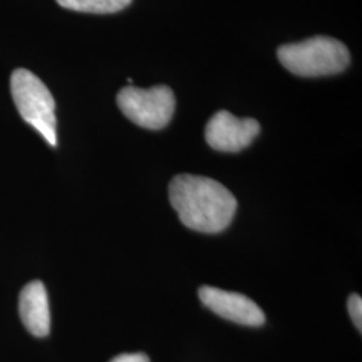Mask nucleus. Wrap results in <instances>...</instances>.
<instances>
[{"instance_id":"1","label":"nucleus","mask_w":362,"mask_h":362,"mask_svg":"<svg viewBox=\"0 0 362 362\" xmlns=\"http://www.w3.org/2000/svg\"><path fill=\"white\" fill-rule=\"evenodd\" d=\"M169 200L181 223L197 233L226 230L236 212V199L219 181L182 173L169 184Z\"/></svg>"},{"instance_id":"2","label":"nucleus","mask_w":362,"mask_h":362,"mask_svg":"<svg viewBox=\"0 0 362 362\" xmlns=\"http://www.w3.org/2000/svg\"><path fill=\"white\" fill-rule=\"evenodd\" d=\"M278 59L299 77H322L344 71L350 62L348 47L334 38L314 37L278 49Z\"/></svg>"},{"instance_id":"3","label":"nucleus","mask_w":362,"mask_h":362,"mask_svg":"<svg viewBox=\"0 0 362 362\" xmlns=\"http://www.w3.org/2000/svg\"><path fill=\"white\" fill-rule=\"evenodd\" d=\"M10 83L21 117L52 146H57L55 101L47 86L26 69L13 70Z\"/></svg>"},{"instance_id":"4","label":"nucleus","mask_w":362,"mask_h":362,"mask_svg":"<svg viewBox=\"0 0 362 362\" xmlns=\"http://www.w3.org/2000/svg\"><path fill=\"white\" fill-rule=\"evenodd\" d=\"M117 105L125 117L145 129L158 130L170 122L176 100L173 91L165 85L151 89L127 86L118 93Z\"/></svg>"},{"instance_id":"5","label":"nucleus","mask_w":362,"mask_h":362,"mask_svg":"<svg viewBox=\"0 0 362 362\" xmlns=\"http://www.w3.org/2000/svg\"><path fill=\"white\" fill-rule=\"evenodd\" d=\"M260 125L254 118H238L227 110L211 117L206 127L208 145L219 152H239L254 141Z\"/></svg>"},{"instance_id":"6","label":"nucleus","mask_w":362,"mask_h":362,"mask_svg":"<svg viewBox=\"0 0 362 362\" xmlns=\"http://www.w3.org/2000/svg\"><path fill=\"white\" fill-rule=\"evenodd\" d=\"M199 297L209 310L235 324L245 326L264 324L266 318L262 309L243 294L204 286L199 290Z\"/></svg>"},{"instance_id":"7","label":"nucleus","mask_w":362,"mask_h":362,"mask_svg":"<svg viewBox=\"0 0 362 362\" xmlns=\"http://www.w3.org/2000/svg\"><path fill=\"white\" fill-rule=\"evenodd\" d=\"M19 315L33 336L46 337L50 333L49 298L46 287L40 281L30 282L21 291Z\"/></svg>"},{"instance_id":"8","label":"nucleus","mask_w":362,"mask_h":362,"mask_svg":"<svg viewBox=\"0 0 362 362\" xmlns=\"http://www.w3.org/2000/svg\"><path fill=\"white\" fill-rule=\"evenodd\" d=\"M57 3L77 13H113L128 7L132 0H57Z\"/></svg>"},{"instance_id":"9","label":"nucleus","mask_w":362,"mask_h":362,"mask_svg":"<svg viewBox=\"0 0 362 362\" xmlns=\"http://www.w3.org/2000/svg\"><path fill=\"white\" fill-rule=\"evenodd\" d=\"M350 317L356 327L361 332L362 330V299L358 294H351L348 300Z\"/></svg>"},{"instance_id":"10","label":"nucleus","mask_w":362,"mask_h":362,"mask_svg":"<svg viewBox=\"0 0 362 362\" xmlns=\"http://www.w3.org/2000/svg\"><path fill=\"white\" fill-rule=\"evenodd\" d=\"M110 362H151L149 358L143 353H127L119 354Z\"/></svg>"}]
</instances>
